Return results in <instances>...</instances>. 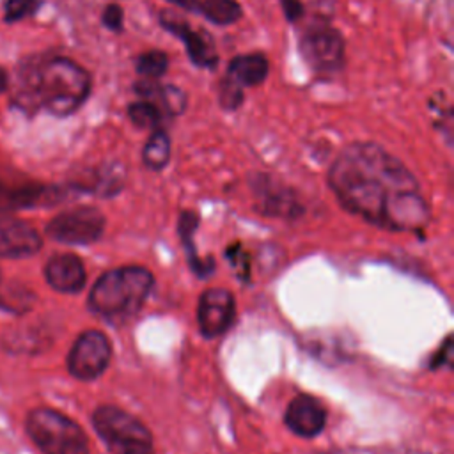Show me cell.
I'll return each mask as SVG.
<instances>
[{
    "label": "cell",
    "instance_id": "1",
    "mask_svg": "<svg viewBox=\"0 0 454 454\" xmlns=\"http://www.w3.org/2000/svg\"><path fill=\"white\" fill-rule=\"evenodd\" d=\"M328 186L344 209L392 232H420L431 220L415 176L374 142L348 144L330 165Z\"/></svg>",
    "mask_w": 454,
    "mask_h": 454
},
{
    "label": "cell",
    "instance_id": "2",
    "mask_svg": "<svg viewBox=\"0 0 454 454\" xmlns=\"http://www.w3.org/2000/svg\"><path fill=\"white\" fill-rule=\"evenodd\" d=\"M89 71L69 57H39L23 66L18 74L20 106L46 110L57 117L74 114L90 96Z\"/></svg>",
    "mask_w": 454,
    "mask_h": 454
},
{
    "label": "cell",
    "instance_id": "3",
    "mask_svg": "<svg viewBox=\"0 0 454 454\" xmlns=\"http://www.w3.org/2000/svg\"><path fill=\"white\" fill-rule=\"evenodd\" d=\"M153 286V273L142 266L114 268L96 280L87 303L108 321H126L142 309Z\"/></svg>",
    "mask_w": 454,
    "mask_h": 454
},
{
    "label": "cell",
    "instance_id": "4",
    "mask_svg": "<svg viewBox=\"0 0 454 454\" xmlns=\"http://www.w3.org/2000/svg\"><path fill=\"white\" fill-rule=\"evenodd\" d=\"M27 434L43 454H89L83 429L53 408H35L25 420Z\"/></svg>",
    "mask_w": 454,
    "mask_h": 454
},
{
    "label": "cell",
    "instance_id": "5",
    "mask_svg": "<svg viewBox=\"0 0 454 454\" xmlns=\"http://www.w3.org/2000/svg\"><path fill=\"white\" fill-rule=\"evenodd\" d=\"M92 426L112 454H154L151 431L119 406H98L92 413Z\"/></svg>",
    "mask_w": 454,
    "mask_h": 454
},
{
    "label": "cell",
    "instance_id": "6",
    "mask_svg": "<svg viewBox=\"0 0 454 454\" xmlns=\"http://www.w3.org/2000/svg\"><path fill=\"white\" fill-rule=\"evenodd\" d=\"M298 50L307 66L317 74H333L344 66V37L325 20L312 21L301 32Z\"/></svg>",
    "mask_w": 454,
    "mask_h": 454
},
{
    "label": "cell",
    "instance_id": "7",
    "mask_svg": "<svg viewBox=\"0 0 454 454\" xmlns=\"http://www.w3.org/2000/svg\"><path fill=\"white\" fill-rule=\"evenodd\" d=\"M105 231V215L94 206H78L59 213L46 225V234L66 245H90Z\"/></svg>",
    "mask_w": 454,
    "mask_h": 454
},
{
    "label": "cell",
    "instance_id": "8",
    "mask_svg": "<svg viewBox=\"0 0 454 454\" xmlns=\"http://www.w3.org/2000/svg\"><path fill=\"white\" fill-rule=\"evenodd\" d=\"M110 358L112 346L108 337L99 330H87L74 340L67 355V369L76 380L90 381L105 372Z\"/></svg>",
    "mask_w": 454,
    "mask_h": 454
},
{
    "label": "cell",
    "instance_id": "9",
    "mask_svg": "<svg viewBox=\"0 0 454 454\" xmlns=\"http://www.w3.org/2000/svg\"><path fill=\"white\" fill-rule=\"evenodd\" d=\"M236 300L231 291L223 287L206 289L197 305L199 330L206 339L223 335L234 323Z\"/></svg>",
    "mask_w": 454,
    "mask_h": 454
},
{
    "label": "cell",
    "instance_id": "10",
    "mask_svg": "<svg viewBox=\"0 0 454 454\" xmlns=\"http://www.w3.org/2000/svg\"><path fill=\"white\" fill-rule=\"evenodd\" d=\"M66 192L59 186H46L35 181L0 177V213L48 206L62 200Z\"/></svg>",
    "mask_w": 454,
    "mask_h": 454
},
{
    "label": "cell",
    "instance_id": "11",
    "mask_svg": "<svg viewBox=\"0 0 454 454\" xmlns=\"http://www.w3.org/2000/svg\"><path fill=\"white\" fill-rule=\"evenodd\" d=\"M161 27L183 41V46L186 48V53L190 60L197 67L215 69L218 66V55L215 51V44L211 37L206 32H195L188 21L177 18L174 12L161 11L160 14Z\"/></svg>",
    "mask_w": 454,
    "mask_h": 454
},
{
    "label": "cell",
    "instance_id": "12",
    "mask_svg": "<svg viewBox=\"0 0 454 454\" xmlns=\"http://www.w3.org/2000/svg\"><path fill=\"white\" fill-rule=\"evenodd\" d=\"M250 188L257 199V207L270 216L293 218L298 216L303 207L296 199V193L286 188L282 183L273 181L266 174H255L250 177Z\"/></svg>",
    "mask_w": 454,
    "mask_h": 454
},
{
    "label": "cell",
    "instance_id": "13",
    "mask_svg": "<svg viewBox=\"0 0 454 454\" xmlns=\"http://www.w3.org/2000/svg\"><path fill=\"white\" fill-rule=\"evenodd\" d=\"M43 239L27 222L12 216H0V257L23 259L39 252Z\"/></svg>",
    "mask_w": 454,
    "mask_h": 454
},
{
    "label": "cell",
    "instance_id": "14",
    "mask_svg": "<svg viewBox=\"0 0 454 454\" xmlns=\"http://www.w3.org/2000/svg\"><path fill=\"white\" fill-rule=\"evenodd\" d=\"M284 422L294 434L312 438L323 431L326 424V410L316 397L300 394L287 404Z\"/></svg>",
    "mask_w": 454,
    "mask_h": 454
},
{
    "label": "cell",
    "instance_id": "15",
    "mask_svg": "<svg viewBox=\"0 0 454 454\" xmlns=\"http://www.w3.org/2000/svg\"><path fill=\"white\" fill-rule=\"evenodd\" d=\"M46 282L59 293H78L83 289L87 275L83 262L74 254H57L44 266Z\"/></svg>",
    "mask_w": 454,
    "mask_h": 454
},
{
    "label": "cell",
    "instance_id": "16",
    "mask_svg": "<svg viewBox=\"0 0 454 454\" xmlns=\"http://www.w3.org/2000/svg\"><path fill=\"white\" fill-rule=\"evenodd\" d=\"M133 90L140 99H149L160 106L165 117L181 115L186 110V94L170 83H158V80H140L135 83Z\"/></svg>",
    "mask_w": 454,
    "mask_h": 454
},
{
    "label": "cell",
    "instance_id": "17",
    "mask_svg": "<svg viewBox=\"0 0 454 454\" xmlns=\"http://www.w3.org/2000/svg\"><path fill=\"white\" fill-rule=\"evenodd\" d=\"M270 74V62L264 53L250 51L236 55L227 66V78L236 82L239 87H257Z\"/></svg>",
    "mask_w": 454,
    "mask_h": 454
},
{
    "label": "cell",
    "instance_id": "18",
    "mask_svg": "<svg viewBox=\"0 0 454 454\" xmlns=\"http://www.w3.org/2000/svg\"><path fill=\"white\" fill-rule=\"evenodd\" d=\"M199 225V218L193 211H183L179 216V234H181V241L186 248V255H188V262L190 268L195 271V275L199 277H207L211 271H215V259L206 257L200 259L195 252V245H193V232Z\"/></svg>",
    "mask_w": 454,
    "mask_h": 454
},
{
    "label": "cell",
    "instance_id": "19",
    "mask_svg": "<svg viewBox=\"0 0 454 454\" xmlns=\"http://www.w3.org/2000/svg\"><path fill=\"white\" fill-rule=\"evenodd\" d=\"M170 161V137L165 128L151 131L147 142L142 147V163L149 170H161Z\"/></svg>",
    "mask_w": 454,
    "mask_h": 454
},
{
    "label": "cell",
    "instance_id": "20",
    "mask_svg": "<svg viewBox=\"0 0 454 454\" xmlns=\"http://www.w3.org/2000/svg\"><path fill=\"white\" fill-rule=\"evenodd\" d=\"M197 12L218 27L232 25L243 16V9L238 0H199Z\"/></svg>",
    "mask_w": 454,
    "mask_h": 454
},
{
    "label": "cell",
    "instance_id": "21",
    "mask_svg": "<svg viewBox=\"0 0 454 454\" xmlns=\"http://www.w3.org/2000/svg\"><path fill=\"white\" fill-rule=\"evenodd\" d=\"M126 114H128V119L131 121V124L140 129L153 131L156 128H163V122H165V115L160 110V106L149 99L138 98L137 101H131L126 106Z\"/></svg>",
    "mask_w": 454,
    "mask_h": 454
},
{
    "label": "cell",
    "instance_id": "22",
    "mask_svg": "<svg viewBox=\"0 0 454 454\" xmlns=\"http://www.w3.org/2000/svg\"><path fill=\"white\" fill-rule=\"evenodd\" d=\"M135 69L142 78L147 80H158L161 78L168 69V57L161 50H149L137 57Z\"/></svg>",
    "mask_w": 454,
    "mask_h": 454
},
{
    "label": "cell",
    "instance_id": "23",
    "mask_svg": "<svg viewBox=\"0 0 454 454\" xmlns=\"http://www.w3.org/2000/svg\"><path fill=\"white\" fill-rule=\"evenodd\" d=\"M218 99H220V105H222L223 110L234 112L243 103V87H239L236 82H232L231 78L225 76L220 83Z\"/></svg>",
    "mask_w": 454,
    "mask_h": 454
},
{
    "label": "cell",
    "instance_id": "24",
    "mask_svg": "<svg viewBox=\"0 0 454 454\" xmlns=\"http://www.w3.org/2000/svg\"><path fill=\"white\" fill-rule=\"evenodd\" d=\"M41 7V0H7L5 4V16L7 23H14L34 16Z\"/></svg>",
    "mask_w": 454,
    "mask_h": 454
},
{
    "label": "cell",
    "instance_id": "25",
    "mask_svg": "<svg viewBox=\"0 0 454 454\" xmlns=\"http://www.w3.org/2000/svg\"><path fill=\"white\" fill-rule=\"evenodd\" d=\"M101 21L108 30L122 32V28H124V11H122V7L119 4H108L103 9Z\"/></svg>",
    "mask_w": 454,
    "mask_h": 454
},
{
    "label": "cell",
    "instance_id": "26",
    "mask_svg": "<svg viewBox=\"0 0 454 454\" xmlns=\"http://www.w3.org/2000/svg\"><path fill=\"white\" fill-rule=\"evenodd\" d=\"M225 257H229V261L232 262V266L236 268V273L239 278H247L250 273V261L247 252L243 250V247H229L225 250Z\"/></svg>",
    "mask_w": 454,
    "mask_h": 454
},
{
    "label": "cell",
    "instance_id": "27",
    "mask_svg": "<svg viewBox=\"0 0 454 454\" xmlns=\"http://www.w3.org/2000/svg\"><path fill=\"white\" fill-rule=\"evenodd\" d=\"M280 7L284 12V18L289 23L298 21L305 14V5L301 0H280Z\"/></svg>",
    "mask_w": 454,
    "mask_h": 454
},
{
    "label": "cell",
    "instance_id": "28",
    "mask_svg": "<svg viewBox=\"0 0 454 454\" xmlns=\"http://www.w3.org/2000/svg\"><path fill=\"white\" fill-rule=\"evenodd\" d=\"M450 335L445 337L443 344L440 346V349L434 353V356L431 358V367L436 369V367H442V365H450L452 362V346H450Z\"/></svg>",
    "mask_w": 454,
    "mask_h": 454
},
{
    "label": "cell",
    "instance_id": "29",
    "mask_svg": "<svg viewBox=\"0 0 454 454\" xmlns=\"http://www.w3.org/2000/svg\"><path fill=\"white\" fill-rule=\"evenodd\" d=\"M184 11H190V12H197L199 11V0H167Z\"/></svg>",
    "mask_w": 454,
    "mask_h": 454
},
{
    "label": "cell",
    "instance_id": "30",
    "mask_svg": "<svg viewBox=\"0 0 454 454\" xmlns=\"http://www.w3.org/2000/svg\"><path fill=\"white\" fill-rule=\"evenodd\" d=\"M7 89V73L5 69L0 66V94Z\"/></svg>",
    "mask_w": 454,
    "mask_h": 454
}]
</instances>
